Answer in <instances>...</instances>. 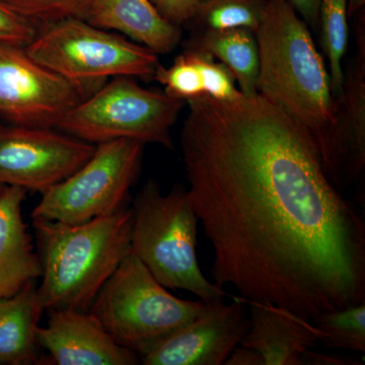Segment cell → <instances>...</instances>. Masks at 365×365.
<instances>
[{
  "mask_svg": "<svg viewBox=\"0 0 365 365\" xmlns=\"http://www.w3.org/2000/svg\"><path fill=\"white\" fill-rule=\"evenodd\" d=\"M190 201L215 284L312 321L365 302V222L302 127L260 95L188 101Z\"/></svg>",
  "mask_w": 365,
  "mask_h": 365,
  "instance_id": "1",
  "label": "cell"
},
{
  "mask_svg": "<svg viewBox=\"0 0 365 365\" xmlns=\"http://www.w3.org/2000/svg\"><path fill=\"white\" fill-rule=\"evenodd\" d=\"M255 34L260 58L257 93L307 131L327 175L336 98L309 26L284 0H271Z\"/></svg>",
  "mask_w": 365,
  "mask_h": 365,
  "instance_id": "2",
  "label": "cell"
},
{
  "mask_svg": "<svg viewBox=\"0 0 365 365\" xmlns=\"http://www.w3.org/2000/svg\"><path fill=\"white\" fill-rule=\"evenodd\" d=\"M42 274L43 309L90 311L98 292L131 252L132 208L81 225L32 218Z\"/></svg>",
  "mask_w": 365,
  "mask_h": 365,
  "instance_id": "3",
  "label": "cell"
},
{
  "mask_svg": "<svg viewBox=\"0 0 365 365\" xmlns=\"http://www.w3.org/2000/svg\"><path fill=\"white\" fill-rule=\"evenodd\" d=\"M131 208V252L160 284L186 290L206 304L230 297L206 279L199 267V220L184 186L175 185L163 195L158 182L151 179L136 194Z\"/></svg>",
  "mask_w": 365,
  "mask_h": 365,
  "instance_id": "4",
  "label": "cell"
},
{
  "mask_svg": "<svg viewBox=\"0 0 365 365\" xmlns=\"http://www.w3.org/2000/svg\"><path fill=\"white\" fill-rule=\"evenodd\" d=\"M26 51L76 86L83 100L111 78L153 79L160 64L148 48L78 18L40 26Z\"/></svg>",
  "mask_w": 365,
  "mask_h": 365,
  "instance_id": "5",
  "label": "cell"
},
{
  "mask_svg": "<svg viewBox=\"0 0 365 365\" xmlns=\"http://www.w3.org/2000/svg\"><path fill=\"white\" fill-rule=\"evenodd\" d=\"M204 306L202 300L170 294L130 252L98 292L90 312L117 343L141 355L195 318Z\"/></svg>",
  "mask_w": 365,
  "mask_h": 365,
  "instance_id": "6",
  "label": "cell"
},
{
  "mask_svg": "<svg viewBox=\"0 0 365 365\" xmlns=\"http://www.w3.org/2000/svg\"><path fill=\"white\" fill-rule=\"evenodd\" d=\"M186 104L165 91L144 88L130 76H117L67 113L56 129L96 145L132 139L173 150L170 129Z\"/></svg>",
  "mask_w": 365,
  "mask_h": 365,
  "instance_id": "7",
  "label": "cell"
},
{
  "mask_svg": "<svg viewBox=\"0 0 365 365\" xmlns=\"http://www.w3.org/2000/svg\"><path fill=\"white\" fill-rule=\"evenodd\" d=\"M144 145L132 139L97 144L83 167L43 192L31 217L81 225L123 207L140 174Z\"/></svg>",
  "mask_w": 365,
  "mask_h": 365,
  "instance_id": "8",
  "label": "cell"
},
{
  "mask_svg": "<svg viewBox=\"0 0 365 365\" xmlns=\"http://www.w3.org/2000/svg\"><path fill=\"white\" fill-rule=\"evenodd\" d=\"M96 146L59 129L0 124V185L42 194L83 167Z\"/></svg>",
  "mask_w": 365,
  "mask_h": 365,
  "instance_id": "9",
  "label": "cell"
},
{
  "mask_svg": "<svg viewBox=\"0 0 365 365\" xmlns=\"http://www.w3.org/2000/svg\"><path fill=\"white\" fill-rule=\"evenodd\" d=\"M83 100L76 86L34 60L25 47L0 43V116L9 124L57 128Z\"/></svg>",
  "mask_w": 365,
  "mask_h": 365,
  "instance_id": "10",
  "label": "cell"
},
{
  "mask_svg": "<svg viewBox=\"0 0 365 365\" xmlns=\"http://www.w3.org/2000/svg\"><path fill=\"white\" fill-rule=\"evenodd\" d=\"M244 299L208 302L195 318L140 355L145 365H222L241 344L249 323Z\"/></svg>",
  "mask_w": 365,
  "mask_h": 365,
  "instance_id": "11",
  "label": "cell"
},
{
  "mask_svg": "<svg viewBox=\"0 0 365 365\" xmlns=\"http://www.w3.org/2000/svg\"><path fill=\"white\" fill-rule=\"evenodd\" d=\"M356 52L336 98L333 151L327 176L340 192L359 182L365 169V25L357 23Z\"/></svg>",
  "mask_w": 365,
  "mask_h": 365,
  "instance_id": "12",
  "label": "cell"
},
{
  "mask_svg": "<svg viewBox=\"0 0 365 365\" xmlns=\"http://www.w3.org/2000/svg\"><path fill=\"white\" fill-rule=\"evenodd\" d=\"M38 344L57 365H135L138 354L120 345L90 311L48 309Z\"/></svg>",
  "mask_w": 365,
  "mask_h": 365,
  "instance_id": "13",
  "label": "cell"
},
{
  "mask_svg": "<svg viewBox=\"0 0 365 365\" xmlns=\"http://www.w3.org/2000/svg\"><path fill=\"white\" fill-rule=\"evenodd\" d=\"M251 304V321L241 345L260 353L264 365H302V355L316 345L312 321L264 302Z\"/></svg>",
  "mask_w": 365,
  "mask_h": 365,
  "instance_id": "14",
  "label": "cell"
},
{
  "mask_svg": "<svg viewBox=\"0 0 365 365\" xmlns=\"http://www.w3.org/2000/svg\"><path fill=\"white\" fill-rule=\"evenodd\" d=\"M26 192L6 186L0 195V297H9L41 277L42 266L24 222Z\"/></svg>",
  "mask_w": 365,
  "mask_h": 365,
  "instance_id": "15",
  "label": "cell"
},
{
  "mask_svg": "<svg viewBox=\"0 0 365 365\" xmlns=\"http://www.w3.org/2000/svg\"><path fill=\"white\" fill-rule=\"evenodd\" d=\"M86 21L123 34L157 54L172 52L182 40V29L165 20L151 0H91Z\"/></svg>",
  "mask_w": 365,
  "mask_h": 365,
  "instance_id": "16",
  "label": "cell"
},
{
  "mask_svg": "<svg viewBox=\"0 0 365 365\" xmlns=\"http://www.w3.org/2000/svg\"><path fill=\"white\" fill-rule=\"evenodd\" d=\"M43 311L34 282L13 297H0V365L40 361L37 330Z\"/></svg>",
  "mask_w": 365,
  "mask_h": 365,
  "instance_id": "17",
  "label": "cell"
},
{
  "mask_svg": "<svg viewBox=\"0 0 365 365\" xmlns=\"http://www.w3.org/2000/svg\"><path fill=\"white\" fill-rule=\"evenodd\" d=\"M182 46L184 49L200 50L212 55L232 71L242 95H257L260 58L253 31L239 28L191 33Z\"/></svg>",
  "mask_w": 365,
  "mask_h": 365,
  "instance_id": "18",
  "label": "cell"
},
{
  "mask_svg": "<svg viewBox=\"0 0 365 365\" xmlns=\"http://www.w3.org/2000/svg\"><path fill=\"white\" fill-rule=\"evenodd\" d=\"M271 0H199L184 26L190 33L248 29L256 33Z\"/></svg>",
  "mask_w": 365,
  "mask_h": 365,
  "instance_id": "19",
  "label": "cell"
},
{
  "mask_svg": "<svg viewBox=\"0 0 365 365\" xmlns=\"http://www.w3.org/2000/svg\"><path fill=\"white\" fill-rule=\"evenodd\" d=\"M348 1L349 0H322L319 26L322 45L328 60L331 91L338 98L342 91L344 71L342 59L348 47Z\"/></svg>",
  "mask_w": 365,
  "mask_h": 365,
  "instance_id": "20",
  "label": "cell"
},
{
  "mask_svg": "<svg viewBox=\"0 0 365 365\" xmlns=\"http://www.w3.org/2000/svg\"><path fill=\"white\" fill-rule=\"evenodd\" d=\"M312 321L327 347L365 352V302L317 314Z\"/></svg>",
  "mask_w": 365,
  "mask_h": 365,
  "instance_id": "21",
  "label": "cell"
},
{
  "mask_svg": "<svg viewBox=\"0 0 365 365\" xmlns=\"http://www.w3.org/2000/svg\"><path fill=\"white\" fill-rule=\"evenodd\" d=\"M153 79L165 86L170 97L186 103L206 97L205 81L196 50L184 49L169 67L158 64Z\"/></svg>",
  "mask_w": 365,
  "mask_h": 365,
  "instance_id": "22",
  "label": "cell"
},
{
  "mask_svg": "<svg viewBox=\"0 0 365 365\" xmlns=\"http://www.w3.org/2000/svg\"><path fill=\"white\" fill-rule=\"evenodd\" d=\"M14 13L38 26L64 19L86 20L91 0H1Z\"/></svg>",
  "mask_w": 365,
  "mask_h": 365,
  "instance_id": "23",
  "label": "cell"
},
{
  "mask_svg": "<svg viewBox=\"0 0 365 365\" xmlns=\"http://www.w3.org/2000/svg\"><path fill=\"white\" fill-rule=\"evenodd\" d=\"M32 21L14 13L0 0V43L26 47L38 32Z\"/></svg>",
  "mask_w": 365,
  "mask_h": 365,
  "instance_id": "24",
  "label": "cell"
},
{
  "mask_svg": "<svg viewBox=\"0 0 365 365\" xmlns=\"http://www.w3.org/2000/svg\"><path fill=\"white\" fill-rule=\"evenodd\" d=\"M199 0H151L160 14L173 25L184 26L193 16Z\"/></svg>",
  "mask_w": 365,
  "mask_h": 365,
  "instance_id": "25",
  "label": "cell"
},
{
  "mask_svg": "<svg viewBox=\"0 0 365 365\" xmlns=\"http://www.w3.org/2000/svg\"><path fill=\"white\" fill-rule=\"evenodd\" d=\"M299 14L300 19L311 26L314 30H318L319 7L322 0H284Z\"/></svg>",
  "mask_w": 365,
  "mask_h": 365,
  "instance_id": "26",
  "label": "cell"
},
{
  "mask_svg": "<svg viewBox=\"0 0 365 365\" xmlns=\"http://www.w3.org/2000/svg\"><path fill=\"white\" fill-rule=\"evenodd\" d=\"M225 364L264 365V359L260 353L257 352L256 350L242 345L240 348H235L234 351L230 353Z\"/></svg>",
  "mask_w": 365,
  "mask_h": 365,
  "instance_id": "27",
  "label": "cell"
},
{
  "mask_svg": "<svg viewBox=\"0 0 365 365\" xmlns=\"http://www.w3.org/2000/svg\"><path fill=\"white\" fill-rule=\"evenodd\" d=\"M355 360L343 359V357L335 356V355L322 354V353L312 352L307 350L302 355V362L304 364L313 365H355L360 364L359 362H354Z\"/></svg>",
  "mask_w": 365,
  "mask_h": 365,
  "instance_id": "28",
  "label": "cell"
},
{
  "mask_svg": "<svg viewBox=\"0 0 365 365\" xmlns=\"http://www.w3.org/2000/svg\"><path fill=\"white\" fill-rule=\"evenodd\" d=\"M365 0H349L348 1V16H354V14L364 11Z\"/></svg>",
  "mask_w": 365,
  "mask_h": 365,
  "instance_id": "29",
  "label": "cell"
},
{
  "mask_svg": "<svg viewBox=\"0 0 365 365\" xmlns=\"http://www.w3.org/2000/svg\"><path fill=\"white\" fill-rule=\"evenodd\" d=\"M6 186H2V185H0V195H1L2 191H4V188Z\"/></svg>",
  "mask_w": 365,
  "mask_h": 365,
  "instance_id": "30",
  "label": "cell"
}]
</instances>
